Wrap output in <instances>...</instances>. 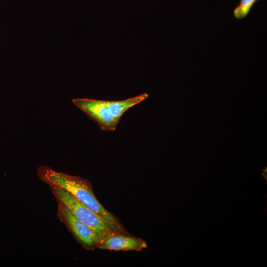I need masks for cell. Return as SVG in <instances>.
<instances>
[{
	"label": "cell",
	"mask_w": 267,
	"mask_h": 267,
	"mask_svg": "<svg viewBox=\"0 0 267 267\" xmlns=\"http://www.w3.org/2000/svg\"><path fill=\"white\" fill-rule=\"evenodd\" d=\"M74 104L92 118L105 131H112L116 129L119 121L113 115L109 109L106 100L88 98H75Z\"/></svg>",
	"instance_id": "cell-4"
},
{
	"label": "cell",
	"mask_w": 267,
	"mask_h": 267,
	"mask_svg": "<svg viewBox=\"0 0 267 267\" xmlns=\"http://www.w3.org/2000/svg\"><path fill=\"white\" fill-rule=\"evenodd\" d=\"M57 204V218L67 226L75 239L87 250L97 248L100 238L97 233L75 217L64 205Z\"/></svg>",
	"instance_id": "cell-3"
},
{
	"label": "cell",
	"mask_w": 267,
	"mask_h": 267,
	"mask_svg": "<svg viewBox=\"0 0 267 267\" xmlns=\"http://www.w3.org/2000/svg\"><path fill=\"white\" fill-rule=\"evenodd\" d=\"M48 185L57 202L66 207L75 217L95 231L100 240L113 233L118 232L108 222L71 194L57 186Z\"/></svg>",
	"instance_id": "cell-2"
},
{
	"label": "cell",
	"mask_w": 267,
	"mask_h": 267,
	"mask_svg": "<svg viewBox=\"0 0 267 267\" xmlns=\"http://www.w3.org/2000/svg\"><path fill=\"white\" fill-rule=\"evenodd\" d=\"M257 0H241L238 6L233 11L234 16L237 19L245 17L249 13L250 8Z\"/></svg>",
	"instance_id": "cell-7"
},
{
	"label": "cell",
	"mask_w": 267,
	"mask_h": 267,
	"mask_svg": "<svg viewBox=\"0 0 267 267\" xmlns=\"http://www.w3.org/2000/svg\"><path fill=\"white\" fill-rule=\"evenodd\" d=\"M39 179L68 192L89 209L108 222L116 231L129 233L118 218L108 211L94 195L90 182L83 178L58 172L51 168L41 166L38 168Z\"/></svg>",
	"instance_id": "cell-1"
},
{
	"label": "cell",
	"mask_w": 267,
	"mask_h": 267,
	"mask_svg": "<svg viewBox=\"0 0 267 267\" xmlns=\"http://www.w3.org/2000/svg\"><path fill=\"white\" fill-rule=\"evenodd\" d=\"M149 96L143 93L127 99L117 101H107L109 109L118 121L123 114L129 108L143 101Z\"/></svg>",
	"instance_id": "cell-6"
},
{
	"label": "cell",
	"mask_w": 267,
	"mask_h": 267,
	"mask_svg": "<svg viewBox=\"0 0 267 267\" xmlns=\"http://www.w3.org/2000/svg\"><path fill=\"white\" fill-rule=\"evenodd\" d=\"M146 242L129 233H113L101 240L97 248L115 251H141L147 248Z\"/></svg>",
	"instance_id": "cell-5"
}]
</instances>
